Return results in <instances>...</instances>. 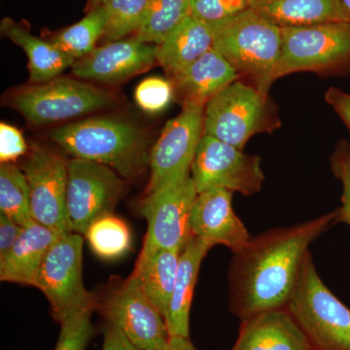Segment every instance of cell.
Returning a JSON list of instances; mask_svg holds the SVG:
<instances>
[{
    "label": "cell",
    "mask_w": 350,
    "mask_h": 350,
    "mask_svg": "<svg viewBox=\"0 0 350 350\" xmlns=\"http://www.w3.org/2000/svg\"><path fill=\"white\" fill-rule=\"evenodd\" d=\"M338 211L291 227L271 230L232 252L230 310L239 319L285 308L310 244L337 222Z\"/></svg>",
    "instance_id": "1"
},
{
    "label": "cell",
    "mask_w": 350,
    "mask_h": 350,
    "mask_svg": "<svg viewBox=\"0 0 350 350\" xmlns=\"http://www.w3.org/2000/svg\"><path fill=\"white\" fill-rule=\"evenodd\" d=\"M50 137L73 158L103 163L126 178L149 165L144 133L122 120L85 119L55 129Z\"/></svg>",
    "instance_id": "2"
},
{
    "label": "cell",
    "mask_w": 350,
    "mask_h": 350,
    "mask_svg": "<svg viewBox=\"0 0 350 350\" xmlns=\"http://www.w3.org/2000/svg\"><path fill=\"white\" fill-rule=\"evenodd\" d=\"M211 27L214 48L241 77L250 78L253 86L269 96L282 52V27L251 8Z\"/></svg>",
    "instance_id": "3"
},
{
    "label": "cell",
    "mask_w": 350,
    "mask_h": 350,
    "mask_svg": "<svg viewBox=\"0 0 350 350\" xmlns=\"http://www.w3.org/2000/svg\"><path fill=\"white\" fill-rule=\"evenodd\" d=\"M286 308L314 350H350V308L322 282L310 253Z\"/></svg>",
    "instance_id": "4"
},
{
    "label": "cell",
    "mask_w": 350,
    "mask_h": 350,
    "mask_svg": "<svg viewBox=\"0 0 350 350\" xmlns=\"http://www.w3.org/2000/svg\"><path fill=\"white\" fill-rule=\"evenodd\" d=\"M280 121L269 96L253 85L232 82L204 107V135L243 150L257 133H273Z\"/></svg>",
    "instance_id": "5"
},
{
    "label": "cell",
    "mask_w": 350,
    "mask_h": 350,
    "mask_svg": "<svg viewBox=\"0 0 350 350\" xmlns=\"http://www.w3.org/2000/svg\"><path fill=\"white\" fill-rule=\"evenodd\" d=\"M275 81L301 71L342 75L350 71V22L282 27Z\"/></svg>",
    "instance_id": "6"
},
{
    "label": "cell",
    "mask_w": 350,
    "mask_h": 350,
    "mask_svg": "<svg viewBox=\"0 0 350 350\" xmlns=\"http://www.w3.org/2000/svg\"><path fill=\"white\" fill-rule=\"evenodd\" d=\"M82 256V234L69 232L51 247L39 271L36 287L49 301L53 317L59 323L96 308V299L83 283Z\"/></svg>",
    "instance_id": "7"
},
{
    "label": "cell",
    "mask_w": 350,
    "mask_h": 350,
    "mask_svg": "<svg viewBox=\"0 0 350 350\" xmlns=\"http://www.w3.org/2000/svg\"><path fill=\"white\" fill-rule=\"evenodd\" d=\"M12 103L29 123L41 126L105 109L114 98L100 88L57 77L21 90Z\"/></svg>",
    "instance_id": "8"
},
{
    "label": "cell",
    "mask_w": 350,
    "mask_h": 350,
    "mask_svg": "<svg viewBox=\"0 0 350 350\" xmlns=\"http://www.w3.org/2000/svg\"><path fill=\"white\" fill-rule=\"evenodd\" d=\"M198 194L191 174L146 194L139 211L147 232L138 259L161 250H183L192 237L191 211Z\"/></svg>",
    "instance_id": "9"
},
{
    "label": "cell",
    "mask_w": 350,
    "mask_h": 350,
    "mask_svg": "<svg viewBox=\"0 0 350 350\" xmlns=\"http://www.w3.org/2000/svg\"><path fill=\"white\" fill-rule=\"evenodd\" d=\"M124 182L114 170L83 159L68 161L66 204L71 232L85 236L90 226L113 209Z\"/></svg>",
    "instance_id": "10"
},
{
    "label": "cell",
    "mask_w": 350,
    "mask_h": 350,
    "mask_svg": "<svg viewBox=\"0 0 350 350\" xmlns=\"http://www.w3.org/2000/svg\"><path fill=\"white\" fill-rule=\"evenodd\" d=\"M191 176L198 193L224 188L243 196L260 192L265 180L261 158L204 135L196 153Z\"/></svg>",
    "instance_id": "11"
},
{
    "label": "cell",
    "mask_w": 350,
    "mask_h": 350,
    "mask_svg": "<svg viewBox=\"0 0 350 350\" xmlns=\"http://www.w3.org/2000/svg\"><path fill=\"white\" fill-rule=\"evenodd\" d=\"M204 107L184 103L170 120L150 152V180L146 194L191 174V167L204 137Z\"/></svg>",
    "instance_id": "12"
},
{
    "label": "cell",
    "mask_w": 350,
    "mask_h": 350,
    "mask_svg": "<svg viewBox=\"0 0 350 350\" xmlns=\"http://www.w3.org/2000/svg\"><path fill=\"white\" fill-rule=\"evenodd\" d=\"M36 222L64 236L71 232L66 204L68 161L44 147H33L23 163Z\"/></svg>",
    "instance_id": "13"
},
{
    "label": "cell",
    "mask_w": 350,
    "mask_h": 350,
    "mask_svg": "<svg viewBox=\"0 0 350 350\" xmlns=\"http://www.w3.org/2000/svg\"><path fill=\"white\" fill-rule=\"evenodd\" d=\"M108 323L118 328L142 350H165L170 334L162 313L144 293L137 276L130 278L103 301Z\"/></svg>",
    "instance_id": "14"
},
{
    "label": "cell",
    "mask_w": 350,
    "mask_h": 350,
    "mask_svg": "<svg viewBox=\"0 0 350 350\" xmlns=\"http://www.w3.org/2000/svg\"><path fill=\"white\" fill-rule=\"evenodd\" d=\"M158 46L138 39L107 42L76 61L72 73L82 79L103 83L123 81L150 68L157 61Z\"/></svg>",
    "instance_id": "15"
},
{
    "label": "cell",
    "mask_w": 350,
    "mask_h": 350,
    "mask_svg": "<svg viewBox=\"0 0 350 350\" xmlns=\"http://www.w3.org/2000/svg\"><path fill=\"white\" fill-rule=\"evenodd\" d=\"M234 192L213 188L198 194L190 216L191 234L213 246L225 245L234 252L251 236L232 208Z\"/></svg>",
    "instance_id": "16"
},
{
    "label": "cell",
    "mask_w": 350,
    "mask_h": 350,
    "mask_svg": "<svg viewBox=\"0 0 350 350\" xmlns=\"http://www.w3.org/2000/svg\"><path fill=\"white\" fill-rule=\"evenodd\" d=\"M232 350H314L286 308L258 313L241 321Z\"/></svg>",
    "instance_id": "17"
},
{
    "label": "cell",
    "mask_w": 350,
    "mask_h": 350,
    "mask_svg": "<svg viewBox=\"0 0 350 350\" xmlns=\"http://www.w3.org/2000/svg\"><path fill=\"white\" fill-rule=\"evenodd\" d=\"M61 237L36 221L25 226L12 250L0 259L1 282L36 287L44 259Z\"/></svg>",
    "instance_id": "18"
},
{
    "label": "cell",
    "mask_w": 350,
    "mask_h": 350,
    "mask_svg": "<svg viewBox=\"0 0 350 350\" xmlns=\"http://www.w3.org/2000/svg\"><path fill=\"white\" fill-rule=\"evenodd\" d=\"M241 75L215 48L172 79L182 103L206 105L213 96Z\"/></svg>",
    "instance_id": "19"
},
{
    "label": "cell",
    "mask_w": 350,
    "mask_h": 350,
    "mask_svg": "<svg viewBox=\"0 0 350 350\" xmlns=\"http://www.w3.org/2000/svg\"><path fill=\"white\" fill-rule=\"evenodd\" d=\"M211 248L213 246L192 236L182 250L176 280L165 315L170 337H189L196 283L202 260Z\"/></svg>",
    "instance_id": "20"
},
{
    "label": "cell",
    "mask_w": 350,
    "mask_h": 350,
    "mask_svg": "<svg viewBox=\"0 0 350 350\" xmlns=\"http://www.w3.org/2000/svg\"><path fill=\"white\" fill-rule=\"evenodd\" d=\"M213 48L211 25L190 16L158 45L157 61L170 79H174Z\"/></svg>",
    "instance_id": "21"
},
{
    "label": "cell",
    "mask_w": 350,
    "mask_h": 350,
    "mask_svg": "<svg viewBox=\"0 0 350 350\" xmlns=\"http://www.w3.org/2000/svg\"><path fill=\"white\" fill-rule=\"evenodd\" d=\"M250 5L280 27L350 22L340 0H250Z\"/></svg>",
    "instance_id": "22"
},
{
    "label": "cell",
    "mask_w": 350,
    "mask_h": 350,
    "mask_svg": "<svg viewBox=\"0 0 350 350\" xmlns=\"http://www.w3.org/2000/svg\"><path fill=\"white\" fill-rule=\"evenodd\" d=\"M0 31L4 38L25 51L29 59V80L33 84L59 77L64 69L75 63V59L59 49L54 43L36 38L27 27L10 18L2 20Z\"/></svg>",
    "instance_id": "23"
},
{
    "label": "cell",
    "mask_w": 350,
    "mask_h": 350,
    "mask_svg": "<svg viewBox=\"0 0 350 350\" xmlns=\"http://www.w3.org/2000/svg\"><path fill=\"white\" fill-rule=\"evenodd\" d=\"M181 252L180 250H161L145 259H138L133 273L163 317L174 290Z\"/></svg>",
    "instance_id": "24"
},
{
    "label": "cell",
    "mask_w": 350,
    "mask_h": 350,
    "mask_svg": "<svg viewBox=\"0 0 350 350\" xmlns=\"http://www.w3.org/2000/svg\"><path fill=\"white\" fill-rule=\"evenodd\" d=\"M190 16L191 0H151L144 23L133 38L160 45Z\"/></svg>",
    "instance_id": "25"
},
{
    "label": "cell",
    "mask_w": 350,
    "mask_h": 350,
    "mask_svg": "<svg viewBox=\"0 0 350 350\" xmlns=\"http://www.w3.org/2000/svg\"><path fill=\"white\" fill-rule=\"evenodd\" d=\"M107 25L105 6L96 7L76 24L57 32L51 42L78 61L91 54L103 38Z\"/></svg>",
    "instance_id": "26"
},
{
    "label": "cell",
    "mask_w": 350,
    "mask_h": 350,
    "mask_svg": "<svg viewBox=\"0 0 350 350\" xmlns=\"http://www.w3.org/2000/svg\"><path fill=\"white\" fill-rule=\"evenodd\" d=\"M0 213L22 227L34 221L27 177L23 170L14 163L0 165Z\"/></svg>",
    "instance_id": "27"
},
{
    "label": "cell",
    "mask_w": 350,
    "mask_h": 350,
    "mask_svg": "<svg viewBox=\"0 0 350 350\" xmlns=\"http://www.w3.org/2000/svg\"><path fill=\"white\" fill-rule=\"evenodd\" d=\"M85 237L94 254L103 259H116L131 250L130 229L113 213L105 214L94 221Z\"/></svg>",
    "instance_id": "28"
},
{
    "label": "cell",
    "mask_w": 350,
    "mask_h": 350,
    "mask_svg": "<svg viewBox=\"0 0 350 350\" xmlns=\"http://www.w3.org/2000/svg\"><path fill=\"white\" fill-rule=\"evenodd\" d=\"M151 0H108L103 4L107 25L103 38L107 42L135 36L144 23Z\"/></svg>",
    "instance_id": "29"
},
{
    "label": "cell",
    "mask_w": 350,
    "mask_h": 350,
    "mask_svg": "<svg viewBox=\"0 0 350 350\" xmlns=\"http://www.w3.org/2000/svg\"><path fill=\"white\" fill-rule=\"evenodd\" d=\"M93 310H84L61 322V331L55 350H85L94 336Z\"/></svg>",
    "instance_id": "30"
},
{
    "label": "cell",
    "mask_w": 350,
    "mask_h": 350,
    "mask_svg": "<svg viewBox=\"0 0 350 350\" xmlns=\"http://www.w3.org/2000/svg\"><path fill=\"white\" fill-rule=\"evenodd\" d=\"M174 93L172 81L160 77H149L139 83L135 89V98L144 111L159 113L169 107Z\"/></svg>",
    "instance_id": "31"
},
{
    "label": "cell",
    "mask_w": 350,
    "mask_h": 350,
    "mask_svg": "<svg viewBox=\"0 0 350 350\" xmlns=\"http://www.w3.org/2000/svg\"><path fill=\"white\" fill-rule=\"evenodd\" d=\"M250 8V0H191L193 17L206 24H218Z\"/></svg>",
    "instance_id": "32"
},
{
    "label": "cell",
    "mask_w": 350,
    "mask_h": 350,
    "mask_svg": "<svg viewBox=\"0 0 350 350\" xmlns=\"http://www.w3.org/2000/svg\"><path fill=\"white\" fill-rule=\"evenodd\" d=\"M331 170L342 185V206L337 209V222L350 227V144L345 140H340L332 154Z\"/></svg>",
    "instance_id": "33"
},
{
    "label": "cell",
    "mask_w": 350,
    "mask_h": 350,
    "mask_svg": "<svg viewBox=\"0 0 350 350\" xmlns=\"http://www.w3.org/2000/svg\"><path fill=\"white\" fill-rule=\"evenodd\" d=\"M27 144L22 133L9 124H0V162L14 163L25 155Z\"/></svg>",
    "instance_id": "34"
},
{
    "label": "cell",
    "mask_w": 350,
    "mask_h": 350,
    "mask_svg": "<svg viewBox=\"0 0 350 350\" xmlns=\"http://www.w3.org/2000/svg\"><path fill=\"white\" fill-rule=\"evenodd\" d=\"M24 227L0 213V259L5 256L22 234Z\"/></svg>",
    "instance_id": "35"
},
{
    "label": "cell",
    "mask_w": 350,
    "mask_h": 350,
    "mask_svg": "<svg viewBox=\"0 0 350 350\" xmlns=\"http://www.w3.org/2000/svg\"><path fill=\"white\" fill-rule=\"evenodd\" d=\"M325 100L345 122L350 131V94L338 88L332 87L326 92Z\"/></svg>",
    "instance_id": "36"
},
{
    "label": "cell",
    "mask_w": 350,
    "mask_h": 350,
    "mask_svg": "<svg viewBox=\"0 0 350 350\" xmlns=\"http://www.w3.org/2000/svg\"><path fill=\"white\" fill-rule=\"evenodd\" d=\"M101 350H142L135 347L128 338L112 324L107 323Z\"/></svg>",
    "instance_id": "37"
},
{
    "label": "cell",
    "mask_w": 350,
    "mask_h": 350,
    "mask_svg": "<svg viewBox=\"0 0 350 350\" xmlns=\"http://www.w3.org/2000/svg\"><path fill=\"white\" fill-rule=\"evenodd\" d=\"M165 350H197L189 337L175 336L170 337L169 345Z\"/></svg>",
    "instance_id": "38"
},
{
    "label": "cell",
    "mask_w": 350,
    "mask_h": 350,
    "mask_svg": "<svg viewBox=\"0 0 350 350\" xmlns=\"http://www.w3.org/2000/svg\"><path fill=\"white\" fill-rule=\"evenodd\" d=\"M108 0H89V4H88V12L96 8V7L103 5L107 3Z\"/></svg>",
    "instance_id": "39"
},
{
    "label": "cell",
    "mask_w": 350,
    "mask_h": 350,
    "mask_svg": "<svg viewBox=\"0 0 350 350\" xmlns=\"http://www.w3.org/2000/svg\"><path fill=\"white\" fill-rule=\"evenodd\" d=\"M342 1V5L345 6V10L347 11L350 17V0H340Z\"/></svg>",
    "instance_id": "40"
}]
</instances>
